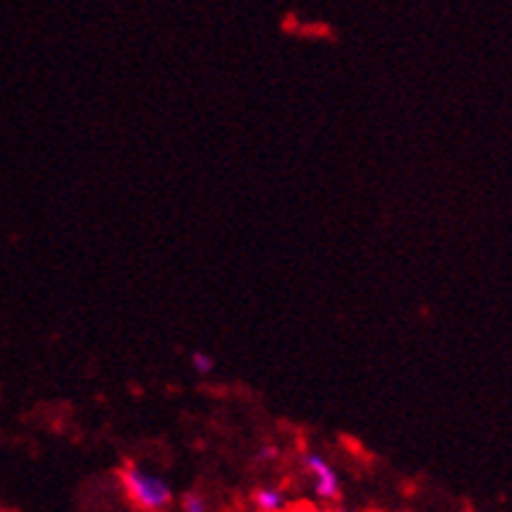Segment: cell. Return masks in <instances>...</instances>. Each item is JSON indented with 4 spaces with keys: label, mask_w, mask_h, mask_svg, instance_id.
Listing matches in <instances>:
<instances>
[{
    "label": "cell",
    "mask_w": 512,
    "mask_h": 512,
    "mask_svg": "<svg viewBox=\"0 0 512 512\" xmlns=\"http://www.w3.org/2000/svg\"><path fill=\"white\" fill-rule=\"evenodd\" d=\"M118 481H121L126 497L139 510L162 512L173 505V486L162 476H157V473L142 468V465L123 463V468L118 471Z\"/></svg>",
    "instance_id": "6da1fadb"
},
{
    "label": "cell",
    "mask_w": 512,
    "mask_h": 512,
    "mask_svg": "<svg viewBox=\"0 0 512 512\" xmlns=\"http://www.w3.org/2000/svg\"><path fill=\"white\" fill-rule=\"evenodd\" d=\"M301 465H304L306 476L311 479V489H314L317 499H322V502H337V499L343 497V481L337 476L335 465L324 458L322 452L306 450L301 455Z\"/></svg>",
    "instance_id": "7a4b0ae2"
},
{
    "label": "cell",
    "mask_w": 512,
    "mask_h": 512,
    "mask_svg": "<svg viewBox=\"0 0 512 512\" xmlns=\"http://www.w3.org/2000/svg\"><path fill=\"white\" fill-rule=\"evenodd\" d=\"M251 502H254L259 512H283L288 507V497L277 486H259V489H254Z\"/></svg>",
    "instance_id": "3957f363"
},
{
    "label": "cell",
    "mask_w": 512,
    "mask_h": 512,
    "mask_svg": "<svg viewBox=\"0 0 512 512\" xmlns=\"http://www.w3.org/2000/svg\"><path fill=\"white\" fill-rule=\"evenodd\" d=\"M189 361H191V369H194L199 377H209V374L217 369L215 356H209L207 351H194L189 356Z\"/></svg>",
    "instance_id": "277c9868"
},
{
    "label": "cell",
    "mask_w": 512,
    "mask_h": 512,
    "mask_svg": "<svg viewBox=\"0 0 512 512\" xmlns=\"http://www.w3.org/2000/svg\"><path fill=\"white\" fill-rule=\"evenodd\" d=\"M181 512H212L207 497L199 492H186L181 497Z\"/></svg>",
    "instance_id": "5b68a950"
},
{
    "label": "cell",
    "mask_w": 512,
    "mask_h": 512,
    "mask_svg": "<svg viewBox=\"0 0 512 512\" xmlns=\"http://www.w3.org/2000/svg\"><path fill=\"white\" fill-rule=\"evenodd\" d=\"M277 458H280V450L275 445H264L262 450H256V463H270Z\"/></svg>",
    "instance_id": "8992f818"
},
{
    "label": "cell",
    "mask_w": 512,
    "mask_h": 512,
    "mask_svg": "<svg viewBox=\"0 0 512 512\" xmlns=\"http://www.w3.org/2000/svg\"><path fill=\"white\" fill-rule=\"evenodd\" d=\"M317 512H353V510H343V507H330V510H317Z\"/></svg>",
    "instance_id": "52a82bcc"
}]
</instances>
